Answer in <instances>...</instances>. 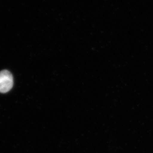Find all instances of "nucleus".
<instances>
[{
  "label": "nucleus",
  "mask_w": 153,
  "mask_h": 153,
  "mask_svg": "<svg viewBox=\"0 0 153 153\" xmlns=\"http://www.w3.org/2000/svg\"><path fill=\"white\" fill-rule=\"evenodd\" d=\"M13 86V77L11 73L6 70L0 71V93H7Z\"/></svg>",
  "instance_id": "f257e3e1"
}]
</instances>
